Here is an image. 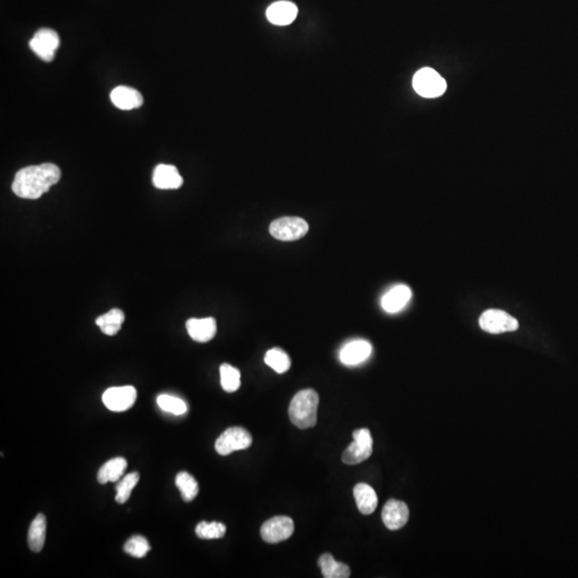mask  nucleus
Segmentation results:
<instances>
[{"label": "nucleus", "instance_id": "1", "mask_svg": "<svg viewBox=\"0 0 578 578\" xmlns=\"http://www.w3.org/2000/svg\"><path fill=\"white\" fill-rule=\"evenodd\" d=\"M61 177L59 168L53 163L28 166L16 172L12 191L16 196L25 200H38Z\"/></svg>", "mask_w": 578, "mask_h": 578}, {"label": "nucleus", "instance_id": "2", "mask_svg": "<svg viewBox=\"0 0 578 578\" xmlns=\"http://www.w3.org/2000/svg\"><path fill=\"white\" fill-rule=\"evenodd\" d=\"M319 397L312 389L300 391L295 395L289 405L288 413L295 427L301 429H310L317 423Z\"/></svg>", "mask_w": 578, "mask_h": 578}, {"label": "nucleus", "instance_id": "3", "mask_svg": "<svg viewBox=\"0 0 578 578\" xmlns=\"http://www.w3.org/2000/svg\"><path fill=\"white\" fill-rule=\"evenodd\" d=\"M413 89L419 96L427 99L438 98L447 90L445 78L431 68H423L413 76Z\"/></svg>", "mask_w": 578, "mask_h": 578}, {"label": "nucleus", "instance_id": "4", "mask_svg": "<svg viewBox=\"0 0 578 578\" xmlns=\"http://www.w3.org/2000/svg\"><path fill=\"white\" fill-rule=\"evenodd\" d=\"M353 443L348 445L342 455L343 463L358 465L366 461L373 453V438L367 429H357L353 434Z\"/></svg>", "mask_w": 578, "mask_h": 578}, {"label": "nucleus", "instance_id": "5", "mask_svg": "<svg viewBox=\"0 0 578 578\" xmlns=\"http://www.w3.org/2000/svg\"><path fill=\"white\" fill-rule=\"evenodd\" d=\"M269 232L281 241H296L309 232L306 221L297 216H285L271 223Z\"/></svg>", "mask_w": 578, "mask_h": 578}, {"label": "nucleus", "instance_id": "6", "mask_svg": "<svg viewBox=\"0 0 578 578\" xmlns=\"http://www.w3.org/2000/svg\"><path fill=\"white\" fill-rule=\"evenodd\" d=\"M251 434L242 427H230L216 439V451L220 455L226 457L235 451L249 449L252 445Z\"/></svg>", "mask_w": 578, "mask_h": 578}, {"label": "nucleus", "instance_id": "7", "mask_svg": "<svg viewBox=\"0 0 578 578\" xmlns=\"http://www.w3.org/2000/svg\"><path fill=\"white\" fill-rule=\"evenodd\" d=\"M59 44L60 39L57 32L48 28L38 30L29 42L30 50L45 62L53 61Z\"/></svg>", "mask_w": 578, "mask_h": 578}, {"label": "nucleus", "instance_id": "8", "mask_svg": "<svg viewBox=\"0 0 578 578\" xmlns=\"http://www.w3.org/2000/svg\"><path fill=\"white\" fill-rule=\"evenodd\" d=\"M479 324L482 330L491 334L512 332L519 326L517 318L501 310H487L480 317Z\"/></svg>", "mask_w": 578, "mask_h": 578}, {"label": "nucleus", "instance_id": "9", "mask_svg": "<svg viewBox=\"0 0 578 578\" xmlns=\"http://www.w3.org/2000/svg\"><path fill=\"white\" fill-rule=\"evenodd\" d=\"M295 531L294 521L288 517L268 519L260 528V535L267 543L276 544L288 540Z\"/></svg>", "mask_w": 578, "mask_h": 578}, {"label": "nucleus", "instance_id": "10", "mask_svg": "<svg viewBox=\"0 0 578 578\" xmlns=\"http://www.w3.org/2000/svg\"><path fill=\"white\" fill-rule=\"evenodd\" d=\"M136 397L138 393L134 387L124 385L108 389L103 393L102 401L110 410L121 413L128 410L135 404Z\"/></svg>", "mask_w": 578, "mask_h": 578}, {"label": "nucleus", "instance_id": "11", "mask_svg": "<svg viewBox=\"0 0 578 578\" xmlns=\"http://www.w3.org/2000/svg\"><path fill=\"white\" fill-rule=\"evenodd\" d=\"M383 524L389 530H399L404 527L409 519V509L403 501L390 499L385 503L381 513Z\"/></svg>", "mask_w": 578, "mask_h": 578}, {"label": "nucleus", "instance_id": "12", "mask_svg": "<svg viewBox=\"0 0 578 578\" xmlns=\"http://www.w3.org/2000/svg\"><path fill=\"white\" fill-rule=\"evenodd\" d=\"M372 345L367 341L356 340L347 343L340 351V361L344 365H357L364 362L372 353Z\"/></svg>", "mask_w": 578, "mask_h": 578}, {"label": "nucleus", "instance_id": "13", "mask_svg": "<svg viewBox=\"0 0 578 578\" xmlns=\"http://www.w3.org/2000/svg\"><path fill=\"white\" fill-rule=\"evenodd\" d=\"M186 326L191 339L198 343L209 342L216 334V321L212 317L188 319Z\"/></svg>", "mask_w": 578, "mask_h": 578}, {"label": "nucleus", "instance_id": "14", "mask_svg": "<svg viewBox=\"0 0 578 578\" xmlns=\"http://www.w3.org/2000/svg\"><path fill=\"white\" fill-rule=\"evenodd\" d=\"M413 292L406 285H397L390 289L381 299V308L390 314L399 312L410 301Z\"/></svg>", "mask_w": 578, "mask_h": 578}, {"label": "nucleus", "instance_id": "15", "mask_svg": "<svg viewBox=\"0 0 578 578\" xmlns=\"http://www.w3.org/2000/svg\"><path fill=\"white\" fill-rule=\"evenodd\" d=\"M267 19L273 25L287 26L298 15V8L290 1H276L267 9Z\"/></svg>", "mask_w": 578, "mask_h": 578}, {"label": "nucleus", "instance_id": "16", "mask_svg": "<svg viewBox=\"0 0 578 578\" xmlns=\"http://www.w3.org/2000/svg\"><path fill=\"white\" fill-rule=\"evenodd\" d=\"M154 186L161 190H176L184 184L181 175L175 166L160 164L156 166L152 177Z\"/></svg>", "mask_w": 578, "mask_h": 578}, {"label": "nucleus", "instance_id": "17", "mask_svg": "<svg viewBox=\"0 0 578 578\" xmlns=\"http://www.w3.org/2000/svg\"><path fill=\"white\" fill-rule=\"evenodd\" d=\"M112 104L119 110H131L138 108L144 103L142 94L128 86H118L110 94Z\"/></svg>", "mask_w": 578, "mask_h": 578}, {"label": "nucleus", "instance_id": "18", "mask_svg": "<svg viewBox=\"0 0 578 578\" xmlns=\"http://www.w3.org/2000/svg\"><path fill=\"white\" fill-rule=\"evenodd\" d=\"M353 497L361 513L364 515L374 513L378 505V498L372 487L366 483H359L353 489Z\"/></svg>", "mask_w": 578, "mask_h": 578}, {"label": "nucleus", "instance_id": "19", "mask_svg": "<svg viewBox=\"0 0 578 578\" xmlns=\"http://www.w3.org/2000/svg\"><path fill=\"white\" fill-rule=\"evenodd\" d=\"M46 538V519L44 514H38L32 521L28 531V546L34 553H40L43 549Z\"/></svg>", "mask_w": 578, "mask_h": 578}, {"label": "nucleus", "instance_id": "20", "mask_svg": "<svg viewBox=\"0 0 578 578\" xmlns=\"http://www.w3.org/2000/svg\"><path fill=\"white\" fill-rule=\"evenodd\" d=\"M126 463L124 457H116L106 461L98 473V482L101 484H106L108 482H117L121 479L126 471Z\"/></svg>", "mask_w": 578, "mask_h": 578}, {"label": "nucleus", "instance_id": "21", "mask_svg": "<svg viewBox=\"0 0 578 578\" xmlns=\"http://www.w3.org/2000/svg\"><path fill=\"white\" fill-rule=\"evenodd\" d=\"M318 567L325 578H348L350 576L348 565L337 562L330 554H324L319 557Z\"/></svg>", "mask_w": 578, "mask_h": 578}, {"label": "nucleus", "instance_id": "22", "mask_svg": "<svg viewBox=\"0 0 578 578\" xmlns=\"http://www.w3.org/2000/svg\"><path fill=\"white\" fill-rule=\"evenodd\" d=\"M124 313L119 309H112L110 312L101 315L96 319V326L101 329L104 334L112 335L117 334L121 329L122 324L124 323Z\"/></svg>", "mask_w": 578, "mask_h": 578}, {"label": "nucleus", "instance_id": "23", "mask_svg": "<svg viewBox=\"0 0 578 578\" xmlns=\"http://www.w3.org/2000/svg\"><path fill=\"white\" fill-rule=\"evenodd\" d=\"M175 483H176L177 487L179 489L181 498L186 503H191V501H194L198 491H200L198 482L186 471H180L176 475Z\"/></svg>", "mask_w": 578, "mask_h": 578}, {"label": "nucleus", "instance_id": "24", "mask_svg": "<svg viewBox=\"0 0 578 578\" xmlns=\"http://www.w3.org/2000/svg\"><path fill=\"white\" fill-rule=\"evenodd\" d=\"M221 385L223 390L228 393L236 392L241 385V375L239 369L230 364H222L220 367Z\"/></svg>", "mask_w": 578, "mask_h": 578}, {"label": "nucleus", "instance_id": "25", "mask_svg": "<svg viewBox=\"0 0 578 578\" xmlns=\"http://www.w3.org/2000/svg\"><path fill=\"white\" fill-rule=\"evenodd\" d=\"M265 362L279 374H284L290 367L288 355L280 348H273L267 351Z\"/></svg>", "mask_w": 578, "mask_h": 578}, {"label": "nucleus", "instance_id": "26", "mask_svg": "<svg viewBox=\"0 0 578 578\" xmlns=\"http://www.w3.org/2000/svg\"><path fill=\"white\" fill-rule=\"evenodd\" d=\"M140 481V475L138 473H132L126 475V477H122L116 487V497L115 501L118 503L122 505L128 501V498L131 496L132 491Z\"/></svg>", "mask_w": 578, "mask_h": 578}, {"label": "nucleus", "instance_id": "27", "mask_svg": "<svg viewBox=\"0 0 578 578\" xmlns=\"http://www.w3.org/2000/svg\"><path fill=\"white\" fill-rule=\"evenodd\" d=\"M196 535L202 540L221 539L226 533V526L218 521H200L195 529Z\"/></svg>", "mask_w": 578, "mask_h": 578}, {"label": "nucleus", "instance_id": "28", "mask_svg": "<svg viewBox=\"0 0 578 578\" xmlns=\"http://www.w3.org/2000/svg\"><path fill=\"white\" fill-rule=\"evenodd\" d=\"M156 401H158V407L162 410L172 413V415H184V413H186V409H188L186 401H182L181 399H178V397H172V395H160L158 399H156Z\"/></svg>", "mask_w": 578, "mask_h": 578}, {"label": "nucleus", "instance_id": "29", "mask_svg": "<svg viewBox=\"0 0 578 578\" xmlns=\"http://www.w3.org/2000/svg\"><path fill=\"white\" fill-rule=\"evenodd\" d=\"M150 544L146 538L142 535H134L124 544V551L128 555L135 558H144L149 553Z\"/></svg>", "mask_w": 578, "mask_h": 578}]
</instances>
